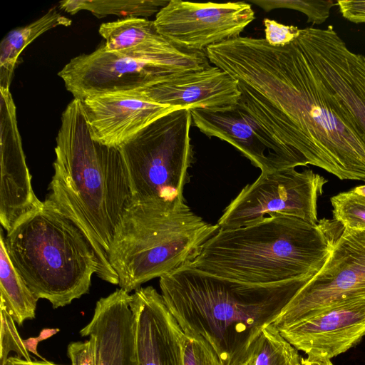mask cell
<instances>
[{
	"label": "cell",
	"mask_w": 365,
	"mask_h": 365,
	"mask_svg": "<svg viewBox=\"0 0 365 365\" xmlns=\"http://www.w3.org/2000/svg\"><path fill=\"white\" fill-rule=\"evenodd\" d=\"M209 58L237 81L240 103L277 141L340 180L365 181V132L320 77L300 35L282 46L239 36Z\"/></svg>",
	"instance_id": "6da1fadb"
},
{
	"label": "cell",
	"mask_w": 365,
	"mask_h": 365,
	"mask_svg": "<svg viewBox=\"0 0 365 365\" xmlns=\"http://www.w3.org/2000/svg\"><path fill=\"white\" fill-rule=\"evenodd\" d=\"M312 277L257 284L187 264L161 276L160 288L185 336L207 341L223 365H242L263 329L275 322Z\"/></svg>",
	"instance_id": "7a4b0ae2"
},
{
	"label": "cell",
	"mask_w": 365,
	"mask_h": 365,
	"mask_svg": "<svg viewBox=\"0 0 365 365\" xmlns=\"http://www.w3.org/2000/svg\"><path fill=\"white\" fill-rule=\"evenodd\" d=\"M54 174L46 200L71 217L94 248L101 279L119 283L108 255L125 212L132 203L128 173L120 148L94 140L82 103L73 98L61 115Z\"/></svg>",
	"instance_id": "3957f363"
},
{
	"label": "cell",
	"mask_w": 365,
	"mask_h": 365,
	"mask_svg": "<svg viewBox=\"0 0 365 365\" xmlns=\"http://www.w3.org/2000/svg\"><path fill=\"white\" fill-rule=\"evenodd\" d=\"M335 220L313 225L274 215L256 223L219 229L189 264L200 271L245 283L268 284L314 277L343 232Z\"/></svg>",
	"instance_id": "277c9868"
},
{
	"label": "cell",
	"mask_w": 365,
	"mask_h": 365,
	"mask_svg": "<svg viewBox=\"0 0 365 365\" xmlns=\"http://www.w3.org/2000/svg\"><path fill=\"white\" fill-rule=\"evenodd\" d=\"M14 268L38 299L65 307L89 292L99 278L97 254L78 225L44 200L4 236Z\"/></svg>",
	"instance_id": "5b68a950"
},
{
	"label": "cell",
	"mask_w": 365,
	"mask_h": 365,
	"mask_svg": "<svg viewBox=\"0 0 365 365\" xmlns=\"http://www.w3.org/2000/svg\"><path fill=\"white\" fill-rule=\"evenodd\" d=\"M218 230L185 202H132L108 255L120 288L129 293L190 264Z\"/></svg>",
	"instance_id": "8992f818"
},
{
	"label": "cell",
	"mask_w": 365,
	"mask_h": 365,
	"mask_svg": "<svg viewBox=\"0 0 365 365\" xmlns=\"http://www.w3.org/2000/svg\"><path fill=\"white\" fill-rule=\"evenodd\" d=\"M189 109L158 118L120 148L126 164L132 202L180 205L193 160Z\"/></svg>",
	"instance_id": "52a82bcc"
},
{
	"label": "cell",
	"mask_w": 365,
	"mask_h": 365,
	"mask_svg": "<svg viewBox=\"0 0 365 365\" xmlns=\"http://www.w3.org/2000/svg\"><path fill=\"white\" fill-rule=\"evenodd\" d=\"M327 182L310 169L262 173L230 203L217 225L219 229H235L274 215L293 216L314 225L319 221L317 199Z\"/></svg>",
	"instance_id": "ba28073f"
},
{
	"label": "cell",
	"mask_w": 365,
	"mask_h": 365,
	"mask_svg": "<svg viewBox=\"0 0 365 365\" xmlns=\"http://www.w3.org/2000/svg\"><path fill=\"white\" fill-rule=\"evenodd\" d=\"M365 295V230L344 229L326 263L273 324L279 330L322 309Z\"/></svg>",
	"instance_id": "9c48e42d"
},
{
	"label": "cell",
	"mask_w": 365,
	"mask_h": 365,
	"mask_svg": "<svg viewBox=\"0 0 365 365\" xmlns=\"http://www.w3.org/2000/svg\"><path fill=\"white\" fill-rule=\"evenodd\" d=\"M194 71L125 57L106 51L103 44L91 53L71 59L58 75L74 98L82 101L102 93L136 90Z\"/></svg>",
	"instance_id": "30bf717a"
},
{
	"label": "cell",
	"mask_w": 365,
	"mask_h": 365,
	"mask_svg": "<svg viewBox=\"0 0 365 365\" xmlns=\"http://www.w3.org/2000/svg\"><path fill=\"white\" fill-rule=\"evenodd\" d=\"M255 18L251 6L244 1L170 0L158 12L154 22L158 32L175 46L206 51L212 45L239 36Z\"/></svg>",
	"instance_id": "8fae6325"
},
{
	"label": "cell",
	"mask_w": 365,
	"mask_h": 365,
	"mask_svg": "<svg viewBox=\"0 0 365 365\" xmlns=\"http://www.w3.org/2000/svg\"><path fill=\"white\" fill-rule=\"evenodd\" d=\"M190 113L202 133L229 143L263 173L308 165L300 154L270 135L240 101L217 109L195 108Z\"/></svg>",
	"instance_id": "7c38bea8"
},
{
	"label": "cell",
	"mask_w": 365,
	"mask_h": 365,
	"mask_svg": "<svg viewBox=\"0 0 365 365\" xmlns=\"http://www.w3.org/2000/svg\"><path fill=\"white\" fill-rule=\"evenodd\" d=\"M299 35L320 77L365 132V56L351 51L331 26L301 29Z\"/></svg>",
	"instance_id": "4fadbf2b"
},
{
	"label": "cell",
	"mask_w": 365,
	"mask_h": 365,
	"mask_svg": "<svg viewBox=\"0 0 365 365\" xmlns=\"http://www.w3.org/2000/svg\"><path fill=\"white\" fill-rule=\"evenodd\" d=\"M279 331L307 356L331 359L365 336V295L334 303Z\"/></svg>",
	"instance_id": "5bb4252c"
},
{
	"label": "cell",
	"mask_w": 365,
	"mask_h": 365,
	"mask_svg": "<svg viewBox=\"0 0 365 365\" xmlns=\"http://www.w3.org/2000/svg\"><path fill=\"white\" fill-rule=\"evenodd\" d=\"M0 222L6 232L42 202L31 186L10 90L0 89Z\"/></svg>",
	"instance_id": "9a60e30c"
},
{
	"label": "cell",
	"mask_w": 365,
	"mask_h": 365,
	"mask_svg": "<svg viewBox=\"0 0 365 365\" xmlns=\"http://www.w3.org/2000/svg\"><path fill=\"white\" fill-rule=\"evenodd\" d=\"M81 101L92 138L116 148L158 118L177 110L150 101L140 89L98 94Z\"/></svg>",
	"instance_id": "2e32d148"
},
{
	"label": "cell",
	"mask_w": 365,
	"mask_h": 365,
	"mask_svg": "<svg viewBox=\"0 0 365 365\" xmlns=\"http://www.w3.org/2000/svg\"><path fill=\"white\" fill-rule=\"evenodd\" d=\"M138 365H184L186 336L161 294L151 286L131 294Z\"/></svg>",
	"instance_id": "e0dca14e"
},
{
	"label": "cell",
	"mask_w": 365,
	"mask_h": 365,
	"mask_svg": "<svg viewBox=\"0 0 365 365\" xmlns=\"http://www.w3.org/2000/svg\"><path fill=\"white\" fill-rule=\"evenodd\" d=\"M138 89L150 101L177 109H217L241 98L237 81L212 65Z\"/></svg>",
	"instance_id": "ac0fdd59"
},
{
	"label": "cell",
	"mask_w": 365,
	"mask_h": 365,
	"mask_svg": "<svg viewBox=\"0 0 365 365\" xmlns=\"http://www.w3.org/2000/svg\"><path fill=\"white\" fill-rule=\"evenodd\" d=\"M132 296L118 289L96 304L91 322L80 331L96 341L97 365H138Z\"/></svg>",
	"instance_id": "d6986e66"
},
{
	"label": "cell",
	"mask_w": 365,
	"mask_h": 365,
	"mask_svg": "<svg viewBox=\"0 0 365 365\" xmlns=\"http://www.w3.org/2000/svg\"><path fill=\"white\" fill-rule=\"evenodd\" d=\"M71 23L53 7L29 24L9 31L0 43V88L10 89L19 55L29 44L46 31L60 26H68Z\"/></svg>",
	"instance_id": "ffe728a7"
},
{
	"label": "cell",
	"mask_w": 365,
	"mask_h": 365,
	"mask_svg": "<svg viewBox=\"0 0 365 365\" xmlns=\"http://www.w3.org/2000/svg\"><path fill=\"white\" fill-rule=\"evenodd\" d=\"M0 307L5 309L21 326L35 317L37 301L12 264L4 245L2 229L0 234Z\"/></svg>",
	"instance_id": "44dd1931"
},
{
	"label": "cell",
	"mask_w": 365,
	"mask_h": 365,
	"mask_svg": "<svg viewBox=\"0 0 365 365\" xmlns=\"http://www.w3.org/2000/svg\"><path fill=\"white\" fill-rule=\"evenodd\" d=\"M162 0H66L58 7L70 14L86 10L98 18L115 15L126 18H143L158 14L168 4Z\"/></svg>",
	"instance_id": "7402d4cb"
},
{
	"label": "cell",
	"mask_w": 365,
	"mask_h": 365,
	"mask_svg": "<svg viewBox=\"0 0 365 365\" xmlns=\"http://www.w3.org/2000/svg\"><path fill=\"white\" fill-rule=\"evenodd\" d=\"M302 357L272 324L263 329L249 359L250 365H302Z\"/></svg>",
	"instance_id": "603a6c76"
},
{
	"label": "cell",
	"mask_w": 365,
	"mask_h": 365,
	"mask_svg": "<svg viewBox=\"0 0 365 365\" xmlns=\"http://www.w3.org/2000/svg\"><path fill=\"white\" fill-rule=\"evenodd\" d=\"M330 200L333 219L344 229L365 230V196L351 190L340 192Z\"/></svg>",
	"instance_id": "cb8c5ba5"
},
{
	"label": "cell",
	"mask_w": 365,
	"mask_h": 365,
	"mask_svg": "<svg viewBox=\"0 0 365 365\" xmlns=\"http://www.w3.org/2000/svg\"><path fill=\"white\" fill-rule=\"evenodd\" d=\"M265 12L279 8L291 9L304 14L307 22L321 24L326 21L331 9L337 4L332 0H250Z\"/></svg>",
	"instance_id": "d4e9b609"
},
{
	"label": "cell",
	"mask_w": 365,
	"mask_h": 365,
	"mask_svg": "<svg viewBox=\"0 0 365 365\" xmlns=\"http://www.w3.org/2000/svg\"><path fill=\"white\" fill-rule=\"evenodd\" d=\"M1 310V356L0 365L9 357L11 351L15 352L16 356L31 361L29 354L21 340L15 326V322L7 311L0 307Z\"/></svg>",
	"instance_id": "484cf974"
},
{
	"label": "cell",
	"mask_w": 365,
	"mask_h": 365,
	"mask_svg": "<svg viewBox=\"0 0 365 365\" xmlns=\"http://www.w3.org/2000/svg\"><path fill=\"white\" fill-rule=\"evenodd\" d=\"M183 363L184 365H223L207 341L199 336H187L185 341Z\"/></svg>",
	"instance_id": "4316f807"
},
{
	"label": "cell",
	"mask_w": 365,
	"mask_h": 365,
	"mask_svg": "<svg viewBox=\"0 0 365 365\" xmlns=\"http://www.w3.org/2000/svg\"><path fill=\"white\" fill-rule=\"evenodd\" d=\"M265 40L274 46L287 45L298 37L300 29L294 26H285L269 19L263 20Z\"/></svg>",
	"instance_id": "83f0119b"
},
{
	"label": "cell",
	"mask_w": 365,
	"mask_h": 365,
	"mask_svg": "<svg viewBox=\"0 0 365 365\" xmlns=\"http://www.w3.org/2000/svg\"><path fill=\"white\" fill-rule=\"evenodd\" d=\"M85 341L71 342L68 346V356L71 365H97L96 341L93 336Z\"/></svg>",
	"instance_id": "f1b7e54d"
},
{
	"label": "cell",
	"mask_w": 365,
	"mask_h": 365,
	"mask_svg": "<svg viewBox=\"0 0 365 365\" xmlns=\"http://www.w3.org/2000/svg\"><path fill=\"white\" fill-rule=\"evenodd\" d=\"M336 2L344 18L355 24H365V1L339 0Z\"/></svg>",
	"instance_id": "f546056e"
},
{
	"label": "cell",
	"mask_w": 365,
	"mask_h": 365,
	"mask_svg": "<svg viewBox=\"0 0 365 365\" xmlns=\"http://www.w3.org/2000/svg\"><path fill=\"white\" fill-rule=\"evenodd\" d=\"M2 365H59L48 361H29L16 356H9Z\"/></svg>",
	"instance_id": "4dcf8cb0"
},
{
	"label": "cell",
	"mask_w": 365,
	"mask_h": 365,
	"mask_svg": "<svg viewBox=\"0 0 365 365\" xmlns=\"http://www.w3.org/2000/svg\"><path fill=\"white\" fill-rule=\"evenodd\" d=\"M302 365H333L331 359L307 356L302 359Z\"/></svg>",
	"instance_id": "1f68e13d"
},
{
	"label": "cell",
	"mask_w": 365,
	"mask_h": 365,
	"mask_svg": "<svg viewBox=\"0 0 365 365\" xmlns=\"http://www.w3.org/2000/svg\"><path fill=\"white\" fill-rule=\"evenodd\" d=\"M355 192L363 196H365V185H360L354 187L352 189Z\"/></svg>",
	"instance_id": "d6a6232c"
},
{
	"label": "cell",
	"mask_w": 365,
	"mask_h": 365,
	"mask_svg": "<svg viewBox=\"0 0 365 365\" xmlns=\"http://www.w3.org/2000/svg\"><path fill=\"white\" fill-rule=\"evenodd\" d=\"M242 365H250L249 364V361H247V362H245V364H242Z\"/></svg>",
	"instance_id": "836d02e7"
}]
</instances>
